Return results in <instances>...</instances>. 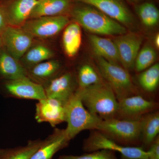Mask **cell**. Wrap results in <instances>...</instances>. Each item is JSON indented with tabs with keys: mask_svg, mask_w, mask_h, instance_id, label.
<instances>
[{
	"mask_svg": "<svg viewBox=\"0 0 159 159\" xmlns=\"http://www.w3.org/2000/svg\"><path fill=\"white\" fill-rule=\"evenodd\" d=\"M69 16L94 34L119 36L127 33L125 26L93 6L74 2Z\"/></svg>",
	"mask_w": 159,
	"mask_h": 159,
	"instance_id": "cell-1",
	"label": "cell"
},
{
	"mask_svg": "<svg viewBox=\"0 0 159 159\" xmlns=\"http://www.w3.org/2000/svg\"><path fill=\"white\" fill-rule=\"evenodd\" d=\"M77 92L83 104L91 113L103 120L116 118L118 100L105 80L83 89H77Z\"/></svg>",
	"mask_w": 159,
	"mask_h": 159,
	"instance_id": "cell-2",
	"label": "cell"
},
{
	"mask_svg": "<svg viewBox=\"0 0 159 159\" xmlns=\"http://www.w3.org/2000/svg\"><path fill=\"white\" fill-rule=\"evenodd\" d=\"M96 129L123 146H142L141 119L102 120Z\"/></svg>",
	"mask_w": 159,
	"mask_h": 159,
	"instance_id": "cell-3",
	"label": "cell"
},
{
	"mask_svg": "<svg viewBox=\"0 0 159 159\" xmlns=\"http://www.w3.org/2000/svg\"><path fill=\"white\" fill-rule=\"evenodd\" d=\"M102 120L85 108L77 91L66 104L65 122L67 125L65 130L67 136L70 140L82 131L96 129Z\"/></svg>",
	"mask_w": 159,
	"mask_h": 159,
	"instance_id": "cell-4",
	"label": "cell"
},
{
	"mask_svg": "<svg viewBox=\"0 0 159 159\" xmlns=\"http://www.w3.org/2000/svg\"><path fill=\"white\" fill-rule=\"evenodd\" d=\"M96 59L99 73L112 89L118 100L140 94L127 70L102 57L97 56Z\"/></svg>",
	"mask_w": 159,
	"mask_h": 159,
	"instance_id": "cell-5",
	"label": "cell"
},
{
	"mask_svg": "<svg viewBox=\"0 0 159 159\" xmlns=\"http://www.w3.org/2000/svg\"><path fill=\"white\" fill-rule=\"evenodd\" d=\"M90 133L83 142L82 149L87 152L107 149L121 154V159H148V152L142 146H125L109 139L97 129Z\"/></svg>",
	"mask_w": 159,
	"mask_h": 159,
	"instance_id": "cell-6",
	"label": "cell"
},
{
	"mask_svg": "<svg viewBox=\"0 0 159 159\" xmlns=\"http://www.w3.org/2000/svg\"><path fill=\"white\" fill-rule=\"evenodd\" d=\"M68 15L43 16L28 20L21 27L34 39H46L57 35L70 23Z\"/></svg>",
	"mask_w": 159,
	"mask_h": 159,
	"instance_id": "cell-7",
	"label": "cell"
},
{
	"mask_svg": "<svg viewBox=\"0 0 159 159\" xmlns=\"http://www.w3.org/2000/svg\"><path fill=\"white\" fill-rule=\"evenodd\" d=\"M2 81L0 88L6 97L38 101L47 98L43 86L30 78Z\"/></svg>",
	"mask_w": 159,
	"mask_h": 159,
	"instance_id": "cell-8",
	"label": "cell"
},
{
	"mask_svg": "<svg viewBox=\"0 0 159 159\" xmlns=\"http://www.w3.org/2000/svg\"><path fill=\"white\" fill-rule=\"evenodd\" d=\"M158 102L148 100L139 95L130 96L118 100L116 119L140 120L143 116L157 110Z\"/></svg>",
	"mask_w": 159,
	"mask_h": 159,
	"instance_id": "cell-9",
	"label": "cell"
},
{
	"mask_svg": "<svg viewBox=\"0 0 159 159\" xmlns=\"http://www.w3.org/2000/svg\"><path fill=\"white\" fill-rule=\"evenodd\" d=\"M96 8L123 26L131 27L135 22L134 16L124 0H72Z\"/></svg>",
	"mask_w": 159,
	"mask_h": 159,
	"instance_id": "cell-10",
	"label": "cell"
},
{
	"mask_svg": "<svg viewBox=\"0 0 159 159\" xmlns=\"http://www.w3.org/2000/svg\"><path fill=\"white\" fill-rule=\"evenodd\" d=\"M0 36L2 46L7 52L19 61L33 45L34 39L22 28L10 26Z\"/></svg>",
	"mask_w": 159,
	"mask_h": 159,
	"instance_id": "cell-11",
	"label": "cell"
},
{
	"mask_svg": "<svg viewBox=\"0 0 159 159\" xmlns=\"http://www.w3.org/2000/svg\"><path fill=\"white\" fill-rule=\"evenodd\" d=\"M43 87L47 98L57 99L66 105L76 93L78 86L74 74L67 71L58 74Z\"/></svg>",
	"mask_w": 159,
	"mask_h": 159,
	"instance_id": "cell-12",
	"label": "cell"
},
{
	"mask_svg": "<svg viewBox=\"0 0 159 159\" xmlns=\"http://www.w3.org/2000/svg\"><path fill=\"white\" fill-rule=\"evenodd\" d=\"M143 38L134 32L117 36L113 41L116 46L120 63L126 70L134 68L137 55L140 50Z\"/></svg>",
	"mask_w": 159,
	"mask_h": 159,
	"instance_id": "cell-13",
	"label": "cell"
},
{
	"mask_svg": "<svg viewBox=\"0 0 159 159\" xmlns=\"http://www.w3.org/2000/svg\"><path fill=\"white\" fill-rule=\"evenodd\" d=\"M38 0H0L8 25L21 28Z\"/></svg>",
	"mask_w": 159,
	"mask_h": 159,
	"instance_id": "cell-14",
	"label": "cell"
},
{
	"mask_svg": "<svg viewBox=\"0 0 159 159\" xmlns=\"http://www.w3.org/2000/svg\"><path fill=\"white\" fill-rule=\"evenodd\" d=\"M65 105L57 99L47 98L36 104L35 119L38 123L48 122L52 127L65 122Z\"/></svg>",
	"mask_w": 159,
	"mask_h": 159,
	"instance_id": "cell-15",
	"label": "cell"
},
{
	"mask_svg": "<svg viewBox=\"0 0 159 159\" xmlns=\"http://www.w3.org/2000/svg\"><path fill=\"white\" fill-rule=\"evenodd\" d=\"M70 141L65 129H54L53 133L43 141L30 159H52L57 152L67 147Z\"/></svg>",
	"mask_w": 159,
	"mask_h": 159,
	"instance_id": "cell-16",
	"label": "cell"
},
{
	"mask_svg": "<svg viewBox=\"0 0 159 159\" xmlns=\"http://www.w3.org/2000/svg\"><path fill=\"white\" fill-rule=\"evenodd\" d=\"M74 2L72 0H38L30 19L68 15Z\"/></svg>",
	"mask_w": 159,
	"mask_h": 159,
	"instance_id": "cell-17",
	"label": "cell"
},
{
	"mask_svg": "<svg viewBox=\"0 0 159 159\" xmlns=\"http://www.w3.org/2000/svg\"><path fill=\"white\" fill-rule=\"evenodd\" d=\"M29 78L27 70L3 46L0 48V79L15 80Z\"/></svg>",
	"mask_w": 159,
	"mask_h": 159,
	"instance_id": "cell-18",
	"label": "cell"
},
{
	"mask_svg": "<svg viewBox=\"0 0 159 159\" xmlns=\"http://www.w3.org/2000/svg\"><path fill=\"white\" fill-rule=\"evenodd\" d=\"M61 69L59 61L51 59L33 66L27 72L29 78L43 86L59 74Z\"/></svg>",
	"mask_w": 159,
	"mask_h": 159,
	"instance_id": "cell-19",
	"label": "cell"
},
{
	"mask_svg": "<svg viewBox=\"0 0 159 159\" xmlns=\"http://www.w3.org/2000/svg\"><path fill=\"white\" fill-rule=\"evenodd\" d=\"M89 39L97 56L102 57L115 64L119 65L118 63L120 62L119 54L116 46L113 41L94 34H89Z\"/></svg>",
	"mask_w": 159,
	"mask_h": 159,
	"instance_id": "cell-20",
	"label": "cell"
},
{
	"mask_svg": "<svg viewBox=\"0 0 159 159\" xmlns=\"http://www.w3.org/2000/svg\"><path fill=\"white\" fill-rule=\"evenodd\" d=\"M64 29L62 37L63 48L68 57H74L77 54L81 46V27L74 21L70 22Z\"/></svg>",
	"mask_w": 159,
	"mask_h": 159,
	"instance_id": "cell-21",
	"label": "cell"
},
{
	"mask_svg": "<svg viewBox=\"0 0 159 159\" xmlns=\"http://www.w3.org/2000/svg\"><path fill=\"white\" fill-rule=\"evenodd\" d=\"M141 121L142 146L147 151L152 143L159 135V111L146 114L142 117Z\"/></svg>",
	"mask_w": 159,
	"mask_h": 159,
	"instance_id": "cell-22",
	"label": "cell"
},
{
	"mask_svg": "<svg viewBox=\"0 0 159 159\" xmlns=\"http://www.w3.org/2000/svg\"><path fill=\"white\" fill-rule=\"evenodd\" d=\"M54 52L48 46L43 44L33 45L20 60L27 70L33 66L54 57Z\"/></svg>",
	"mask_w": 159,
	"mask_h": 159,
	"instance_id": "cell-23",
	"label": "cell"
},
{
	"mask_svg": "<svg viewBox=\"0 0 159 159\" xmlns=\"http://www.w3.org/2000/svg\"><path fill=\"white\" fill-rule=\"evenodd\" d=\"M42 140H30L25 146L14 148H0V159H30L39 148Z\"/></svg>",
	"mask_w": 159,
	"mask_h": 159,
	"instance_id": "cell-24",
	"label": "cell"
},
{
	"mask_svg": "<svg viewBox=\"0 0 159 159\" xmlns=\"http://www.w3.org/2000/svg\"><path fill=\"white\" fill-rule=\"evenodd\" d=\"M76 79L78 89H83L104 81L99 71L97 72L87 64L81 66L78 69Z\"/></svg>",
	"mask_w": 159,
	"mask_h": 159,
	"instance_id": "cell-25",
	"label": "cell"
},
{
	"mask_svg": "<svg viewBox=\"0 0 159 159\" xmlns=\"http://www.w3.org/2000/svg\"><path fill=\"white\" fill-rule=\"evenodd\" d=\"M136 11L142 24L147 27H153L158 24L159 11L152 2H145L136 6Z\"/></svg>",
	"mask_w": 159,
	"mask_h": 159,
	"instance_id": "cell-26",
	"label": "cell"
},
{
	"mask_svg": "<svg viewBox=\"0 0 159 159\" xmlns=\"http://www.w3.org/2000/svg\"><path fill=\"white\" fill-rule=\"evenodd\" d=\"M139 75V82L142 89L148 93L155 91L159 83V64L152 65L142 72Z\"/></svg>",
	"mask_w": 159,
	"mask_h": 159,
	"instance_id": "cell-27",
	"label": "cell"
},
{
	"mask_svg": "<svg viewBox=\"0 0 159 159\" xmlns=\"http://www.w3.org/2000/svg\"><path fill=\"white\" fill-rule=\"evenodd\" d=\"M157 57L155 50L150 46H146L140 50L134 63V68L138 72H142L152 66Z\"/></svg>",
	"mask_w": 159,
	"mask_h": 159,
	"instance_id": "cell-28",
	"label": "cell"
},
{
	"mask_svg": "<svg viewBox=\"0 0 159 159\" xmlns=\"http://www.w3.org/2000/svg\"><path fill=\"white\" fill-rule=\"evenodd\" d=\"M57 159H119L116 152L107 149H101L92 152H87L81 155H63Z\"/></svg>",
	"mask_w": 159,
	"mask_h": 159,
	"instance_id": "cell-29",
	"label": "cell"
},
{
	"mask_svg": "<svg viewBox=\"0 0 159 159\" xmlns=\"http://www.w3.org/2000/svg\"><path fill=\"white\" fill-rule=\"evenodd\" d=\"M148 159H159V136L156 138L147 151Z\"/></svg>",
	"mask_w": 159,
	"mask_h": 159,
	"instance_id": "cell-30",
	"label": "cell"
},
{
	"mask_svg": "<svg viewBox=\"0 0 159 159\" xmlns=\"http://www.w3.org/2000/svg\"><path fill=\"white\" fill-rule=\"evenodd\" d=\"M8 26L6 16L0 2V36Z\"/></svg>",
	"mask_w": 159,
	"mask_h": 159,
	"instance_id": "cell-31",
	"label": "cell"
},
{
	"mask_svg": "<svg viewBox=\"0 0 159 159\" xmlns=\"http://www.w3.org/2000/svg\"><path fill=\"white\" fill-rule=\"evenodd\" d=\"M155 44L157 48H159V34H157L155 38Z\"/></svg>",
	"mask_w": 159,
	"mask_h": 159,
	"instance_id": "cell-32",
	"label": "cell"
},
{
	"mask_svg": "<svg viewBox=\"0 0 159 159\" xmlns=\"http://www.w3.org/2000/svg\"><path fill=\"white\" fill-rule=\"evenodd\" d=\"M127 1H129L130 2H139V1H142V0H127Z\"/></svg>",
	"mask_w": 159,
	"mask_h": 159,
	"instance_id": "cell-33",
	"label": "cell"
},
{
	"mask_svg": "<svg viewBox=\"0 0 159 159\" xmlns=\"http://www.w3.org/2000/svg\"><path fill=\"white\" fill-rule=\"evenodd\" d=\"M2 46V39H1V36H0V48Z\"/></svg>",
	"mask_w": 159,
	"mask_h": 159,
	"instance_id": "cell-34",
	"label": "cell"
}]
</instances>
